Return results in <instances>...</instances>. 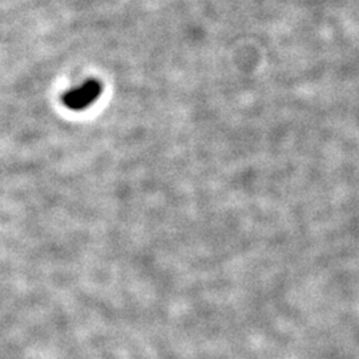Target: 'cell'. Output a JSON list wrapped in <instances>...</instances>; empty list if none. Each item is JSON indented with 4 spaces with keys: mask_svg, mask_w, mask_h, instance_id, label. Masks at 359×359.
<instances>
[{
    "mask_svg": "<svg viewBox=\"0 0 359 359\" xmlns=\"http://www.w3.org/2000/svg\"><path fill=\"white\" fill-rule=\"evenodd\" d=\"M103 84L99 80L90 79L74 90H67L63 103L71 111H84L97 102L102 96Z\"/></svg>",
    "mask_w": 359,
    "mask_h": 359,
    "instance_id": "cell-1",
    "label": "cell"
}]
</instances>
